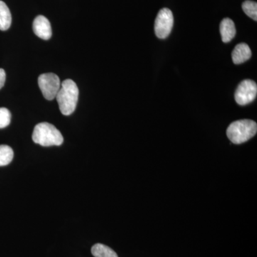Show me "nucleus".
I'll return each mask as SVG.
<instances>
[{
	"mask_svg": "<svg viewBox=\"0 0 257 257\" xmlns=\"http://www.w3.org/2000/svg\"><path fill=\"white\" fill-rule=\"evenodd\" d=\"M79 89L72 79H66L61 84L60 90L56 96L62 114L65 116L72 114L77 107Z\"/></svg>",
	"mask_w": 257,
	"mask_h": 257,
	"instance_id": "obj_1",
	"label": "nucleus"
},
{
	"mask_svg": "<svg viewBox=\"0 0 257 257\" xmlns=\"http://www.w3.org/2000/svg\"><path fill=\"white\" fill-rule=\"evenodd\" d=\"M257 133V124L251 119L235 121L228 126L226 135L231 143L240 145L254 137Z\"/></svg>",
	"mask_w": 257,
	"mask_h": 257,
	"instance_id": "obj_2",
	"label": "nucleus"
},
{
	"mask_svg": "<svg viewBox=\"0 0 257 257\" xmlns=\"http://www.w3.org/2000/svg\"><path fill=\"white\" fill-rule=\"evenodd\" d=\"M34 143L42 147L60 146L64 138L60 132L50 123L42 122L37 124L32 134Z\"/></svg>",
	"mask_w": 257,
	"mask_h": 257,
	"instance_id": "obj_3",
	"label": "nucleus"
},
{
	"mask_svg": "<svg viewBox=\"0 0 257 257\" xmlns=\"http://www.w3.org/2000/svg\"><path fill=\"white\" fill-rule=\"evenodd\" d=\"M38 84L42 94L47 100L55 99L61 87L60 78L54 73L41 74L38 78Z\"/></svg>",
	"mask_w": 257,
	"mask_h": 257,
	"instance_id": "obj_4",
	"label": "nucleus"
},
{
	"mask_svg": "<svg viewBox=\"0 0 257 257\" xmlns=\"http://www.w3.org/2000/svg\"><path fill=\"white\" fill-rule=\"evenodd\" d=\"M174 25V17L172 11L163 8L159 12L155 23L156 36L160 39H166L170 35Z\"/></svg>",
	"mask_w": 257,
	"mask_h": 257,
	"instance_id": "obj_5",
	"label": "nucleus"
},
{
	"mask_svg": "<svg viewBox=\"0 0 257 257\" xmlns=\"http://www.w3.org/2000/svg\"><path fill=\"white\" fill-rule=\"evenodd\" d=\"M256 83L251 79H245L240 83L236 89L235 100L239 105H247L256 99Z\"/></svg>",
	"mask_w": 257,
	"mask_h": 257,
	"instance_id": "obj_6",
	"label": "nucleus"
},
{
	"mask_svg": "<svg viewBox=\"0 0 257 257\" xmlns=\"http://www.w3.org/2000/svg\"><path fill=\"white\" fill-rule=\"evenodd\" d=\"M33 31L35 35L42 40H50L52 31L50 21L42 15H39L33 22Z\"/></svg>",
	"mask_w": 257,
	"mask_h": 257,
	"instance_id": "obj_7",
	"label": "nucleus"
},
{
	"mask_svg": "<svg viewBox=\"0 0 257 257\" xmlns=\"http://www.w3.org/2000/svg\"><path fill=\"white\" fill-rule=\"evenodd\" d=\"M231 57L235 64L244 63L251 58V52L250 47L246 43L239 44L235 47Z\"/></svg>",
	"mask_w": 257,
	"mask_h": 257,
	"instance_id": "obj_8",
	"label": "nucleus"
},
{
	"mask_svg": "<svg viewBox=\"0 0 257 257\" xmlns=\"http://www.w3.org/2000/svg\"><path fill=\"white\" fill-rule=\"evenodd\" d=\"M219 30H220L221 40L224 43L231 42L236 33L234 22L229 18H225L221 21Z\"/></svg>",
	"mask_w": 257,
	"mask_h": 257,
	"instance_id": "obj_9",
	"label": "nucleus"
},
{
	"mask_svg": "<svg viewBox=\"0 0 257 257\" xmlns=\"http://www.w3.org/2000/svg\"><path fill=\"white\" fill-rule=\"evenodd\" d=\"M11 24L12 15L9 8L4 2L0 1V30H8Z\"/></svg>",
	"mask_w": 257,
	"mask_h": 257,
	"instance_id": "obj_10",
	"label": "nucleus"
},
{
	"mask_svg": "<svg viewBox=\"0 0 257 257\" xmlns=\"http://www.w3.org/2000/svg\"><path fill=\"white\" fill-rule=\"evenodd\" d=\"M92 253L94 257H118L114 250L102 243H96L92 247Z\"/></svg>",
	"mask_w": 257,
	"mask_h": 257,
	"instance_id": "obj_11",
	"label": "nucleus"
},
{
	"mask_svg": "<svg viewBox=\"0 0 257 257\" xmlns=\"http://www.w3.org/2000/svg\"><path fill=\"white\" fill-rule=\"evenodd\" d=\"M14 157L13 149L8 145H0V167L9 165Z\"/></svg>",
	"mask_w": 257,
	"mask_h": 257,
	"instance_id": "obj_12",
	"label": "nucleus"
},
{
	"mask_svg": "<svg viewBox=\"0 0 257 257\" xmlns=\"http://www.w3.org/2000/svg\"><path fill=\"white\" fill-rule=\"evenodd\" d=\"M243 11L245 14L252 19L254 21L257 20V3L256 2L246 0L242 4Z\"/></svg>",
	"mask_w": 257,
	"mask_h": 257,
	"instance_id": "obj_13",
	"label": "nucleus"
},
{
	"mask_svg": "<svg viewBox=\"0 0 257 257\" xmlns=\"http://www.w3.org/2000/svg\"><path fill=\"white\" fill-rule=\"evenodd\" d=\"M11 113L7 108H0V128L6 127L11 121Z\"/></svg>",
	"mask_w": 257,
	"mask_h": 257,
	"instance_id": "obj_14",
	"label": "nucleus"
},
{
	"mask_svg": "<svg viewBox=\"0 0 257 257\" xmlns=\"http://www.w3.org/2000/svg\"><path fill=\"white\" fill-rule=\"evenodd\" d=\"M6 81V73L3 69H0V89L5 85Z\"/></svg>",
	"mask_w": 257,
	"mask_h": 257,
	"instance_id": "obj_15",
	"label": "nucleus"
}]
</instances>
